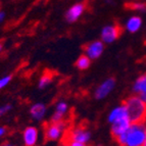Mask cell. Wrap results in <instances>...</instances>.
<instances>
[{
    "label": "cell",
    "instance_id": "cell-1",
    "mask_svg": "<svg viewBox=\"0 0 146 146\" xmlns=\"http://www.w3.org/2000/svg\"><path fill=\"white\" fill-rule=\"evenodd\" d=\"M146 139L145 123H132L125 133L115 138L119 145L126 146H144Z\"/></svg>",
    "mask_w": 146,
    "mask_h": 146
},
{
    "label": "cell",
    "instance_id": "cell-2",
    "mask_svg": "<svg viewBox=\"0 0 146 146\" xmlns=\"http://www.w3.org/2000/svg\"><path fill=\"white\" fill-rule=\"evenodd\" d=\"M132 123H145L146 121V103L137 95H131L124 101Z\"/></svg>",
    "mask_w": 146,
    "mask_h": 146
},
{
    "label": "cell",
    "instance_id": "cell-3",
    "mask_svg": "<svg viewBox=\"0 0 146 146\" xmlns=\"http://www.w3.org/2000/svg\"><path fill=\"white\" fill-rule=\"evenodd\" d=\"M91 139V133L87 130H85L84 128H76L73 129L70 133L68 134L66 138L63 140L66 141H71L68 143V145L72 146H84L90 141Z\"/></svg>",
    "mask_w": 146,
    "mask_h": 146
},
{
    "label": "cell",
    "instance_id": "cell-4",
    "mask_svg": "<svg viewBox=\"0 0 146 146\" xmlns=\"http://www.w3.org/2000/svg\"><path fill=\"white\" fill-rule=\"evenodd\" d=\"M63 131L62 122H51L46 125L44 130V136L47 141H55L60 138Z\"/></svg>",
    "mask_w": 146,
    "mask_h": 146
},
{
    "label": "cell",
    "instance_id": "cell-5",
    "mask_svg": "<svg viewBox=\"0 0 146 146\" xmlns=\"http://www.w3.org/2000/svg\"><path fill=\"white\" fill-rule=\"evenodd\" d=\"M122 33V29L117 25H110L106 26L101 31V40L103 43H112L117 39Z\"/></svg>",
    "mask_w": 146,
    "mask_h": 146
},
{
    "label": "cell",
    "instance_id": "cell-6",
    "mask_svg": "<svg viewBox=\"0 0 146 146\" xmlns=\"http://www.w3.org/2000/svg\"><path fill=\"white\" fill-rule=\"evenodd\" d=\"M132 122L130 119L129 115L123 117L122 119H117L115 122L111 123V135L113 138H117V136H119L121 134L125 133L127 130L129 129L131 126Z\"/></svg>",
    "mask_w": 146,
    "mask_h": 146
},
{
    "label": "cell",
    "instance_id": "cell-7",
    "mask_svg": "<svg viewBox=\"0 0 146 146\" xmlns=\"http://www.w3.org/2000/svg\"><path fill=\"white\" fill-rule=\"evenodd\" d=\"M115 86V80L113 78H108L107 80H105L99 87L95 90L94 97L97 100H101L103 98H105L107 95L110 94L112 91V89Z\"/></svg>",
    "mask_w": 146,
    "mask_h": 146
},
{
    "label": "cell",
    "instance_id": "cell-8",
    "mask_svg": "<svg viewBox=\"0 0 146 146\" xmlns=\"http://www.w3.org/2000/svg\"><path fill=\"white\" fill-rule=\"evenodd\" d=\"M104 49V44L103 41H93L91 43L87 44L86 46H84V51H85L86 55H88L91 59H96L98 58L103 52Z\"/></svg>",
    "mask_w": 146,
    "mask_h": 146
},
{
    "label": "cell",
    "instance_id": "cell-9",
    "mask_svg": "<svg viewBox=\"0 0 146 146\" xmlns=\"http://www.w3.org/2000/svg\"><path fill=\"white\" fill-rule=\"evenodd\" d=\"M84 10H85V5L83 3H77L73 5L70 9L68 10L66 15V19L68 23H74L78 20L81 15H83Z\"/></svg>",
    "mask_w": 146,
    "mask_h": 146
},
{
    "label": "cell",
    "instance_id": "cell-10",
    "mask_svg": "<svg viewBox=\"0 0 146 146\" xmlns=\"http://www.w3.org/2000/svg\"><path fill=\"white\" fill-rule=\"evenodd\" d=\"M24 143L27 146H33L38 141V130L35 127H28L23 133Z\"/></svg>",
    "mask_w": 146,
    "mask_h": 146
},
{
    "label": "cell",
    "instance_id": "cell-11",
    "mask_svg": "<svg viewBox=\"0 0 146 146\" xmlns=\"http://www.w3.org/2000/svg\"><path fill=\"white\" fill-rule=\"evenodd\" d=\"M30 113L32 119H34L35 121H40L46 113V106L43 103H36L31 107Z\"/></svg>",
    "mask_w": 146,
    "mask_h": 146
},
{
    "label": "cell",
    "instance_id": "cell-12",
    "mask_svg": "<svg viewBox=\"0 0 146 146\" xmlns=\"http://www.w3.org/2000/svg\"><path fill=\"white\" fill-rule=\"evenodd\" d=\"M126 115H128V111H127V108L125 106V104L123 103L122 105L115 107V110L110 111V115H108V122L111 124V123L115 122L117 119H122L123 117H126Z\"/></svg>",
    "mask_w": 146,
    "mask_h": 146
},
{
    "label": "cell",
    "instance_id": "cell-13",
    "mask_svg": "<svg viewBox=\"0 0 146 146\" xmlns=\"http://www.w3.org/2000/svg\"><path fill=\"white\" fill-rule=\"evenodd\" d=\"M141 26H142V20L141 17H138V15H134V17H130L126 23V29L130 33H136L137 31L140 30Z\"/></svg>",
    "mask_w": 146,
    "mask_h": 146
},
{
    "label": "cell",
    "instance_id": "cell-14",
    "mask_svg": "<svg viewBox=\"0 0 146 146\" xmlns=\"http://www.w3.org/2000/svg\"><path fill=\"white\" fill-rule=\"evenodd\" d=\"M133 91L136 94H141L146 92V74L140 76L133 85Z\"/></svg>",
    "mask_w": 146,
    "mask_h": 146
},
{
    "label": "cell",
    "instance_id": "cell-15",
    "mask_svg": "<svg viewBox=\"0 0 146 146\" xmlns=\"http://www.w3.org/2000/svg\"><path fill=\"white\" fill-rule=\"evenodd\" d=\"M52 80H53V75L49 71H46L41 76V78L39 80V84H38V87L40 89H44V88H46L47 86L51 84Z\"/></svg>",
    "mask_w": 146,
    "mask_h": 146
},
{
    "label": "cell",
    "instance_id": "cell-16",
    "mask_svg": "<svg viewBox=\"0 0 146 146\" xmlns=\"http://www.w3.org/2000/svg\"><path fill=\"white\" fill-rule=\"evenodd\" d=\"M91 64V58L88 55H81L77 61H76V66L79 68V70H86L90 66Z\"/></svg>",
    "mask_w": 146,
    "mask_h": 146
},
{
    "label": "cell",
    "instance_id": "cell-17",
    "mask_svg": "<svg viewBox=\"0 0 146 146\" xmlns=\"http://www.w3.org/2000/svg\"><path fill=\"white\" fill-rule=\"evenodd\" d=\"M126 7L129 8V9H131V10H135V11L144 12V11H146V3L141 2V1L128 2L126 4Z\"/></svg>",
    "mask_w": 146,
    "mask_h": 146
},
{
    "label": "cell",
    "instance_id": "cell-18",
    "mask_svg": "<svg viewBox=\"0 0 146 146\" xmlns=\"http://www.w3.org/2000/svg\"><path fill=\"white\" fill-rule=\"evenodd\" d=\"M68 110V106L66 102H63V101H60L56 104V108H55V111L59 112V113H62V115H66V111Z\"/></svg>",
    "mask_w": 146,
    "mask_h": 146
},
{
    "label": "cell",
    "instance_id": "cell-19",
    "mask_svg": "<svg viewBox=\"0 0 146 146\" xmlns=\"http://www.w3.org/2000/svg\"><path fill=\"white\" fill-rule=\"evenodd\" d=\"M12 79V76H6V77H4V78H1L0 79V90L1 89H3L4 87H6V86L9 84V82L11 81Z\"/></svg>",
    "mask_w": 146,
    "mask_h": 146
},
{
    "label": "cell",
    "instance_id": "cell-20",
    "mask_svg": "<svg viewBox=\"0 0 146 146\" xmlns=\"http://www.w3.org/2000/svg\"><path fill=\"white\" fill-rule=\"evenodd\" d=\"M63 117H64V115H62V113H59V112L57 111H54L53 115H52L51 117V122H62V119Z\"/></svg>",
    "mask_w": 146,
    "mask_h": 146
},
{
    "label": "cell",
    "instance_id": "cell-21",
    "mask_svg": "<svg viewBox=\"0 0 146 146\" xmlns=\"http://www.w3.org/2000/svg\"><path fill=\"white\" fill-rule=\"evenodd\" d=\"M10 110H11V105L10 104H5L2 105V106H0V117H2L3 115H5Z\"/></svg>",
    "mask_w": 146,
    "mask_h": 146
},
{
    "label": "cell",
    "instance_id": "cell-22",
    "mask_svg": "<svg viewBox=\"0 0 146 146\" xmlns=\"http://www.w3.org/2000/svg\"><path fill=\"white\" fill-rule=\"evenodd\" d=\"M5 133H6V129H5L4 127H0V138H1Z\"/></svg>",
    "mask_w": 146,
    "mask_h": 146
},
{
    "label": "cell",
    "instance_id": "cell-23",
    "mask_svg": "<svg viewBox=\"0 0 146 146\" xmlns=\"http://www.w3.org/2000/svg\"><path fill=\"white\" fill-rule=\"evenodd\" d=\"M139 96L141 97V99L143 100L144 102L146 103V92L145 93H141V94H139Z\"/></svg>",
    "mask_w": 146,
    "mask_h": 146
},
{
    "label": "cell",
    "instance_id": "cell-24",
    "mask_svg": "<svg viewBox=\"0 0 146 146\" xmlns=\"http://www.w3.org/2000/svg\"><path fill=\"white\" fill-rule=\"evenodd\" d=\"M4 17H5V13L3 11H0V23L4 20Z\"/></svg>",
    "mask_w": 146,
    "mask_h": 146
},
{
    "label": "cell",
    "instance_id": "cell-25",
    "mask_svg": "<svg viewBox=\"0 0 146 146\" xmlns=\"http://www.w3.org/2000/svg\"><path fill=\"white\" fill-rule=\"evenodd\" d=\"M2 48H3V43L2 42H0V52L2 51Z\"/></svg>",
    "mask_w": 146,
    "mask_h": 146
},
{
    "label": "cell",
    "instance_id": "cell-26",
    "mask_svg": "<svg viewBox=\"0 0 146 146\" xmlns=\"http://www.w3.org/2000/svg\"><path fill=\"white\" fill-rule=\"evenodd\" d=\"M144 146H146V139H145V143H144Z\"/></svg>",
    "mask_w": 146,
    "mask_h": 146
}]
</instances>
